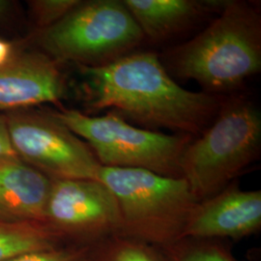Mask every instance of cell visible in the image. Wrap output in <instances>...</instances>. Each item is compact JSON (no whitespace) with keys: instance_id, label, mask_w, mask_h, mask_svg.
I'll use <instances>...</instances> for the list:
<instances>
[{"instance_id":"17","label":"cell","mask_w":261,"mask_h":261,"mask_svg":"<svg viewBox=\"0 0 261 261\" xmlns=\"http://www.w3.org/2000/svg\"><path fill=\"white\" fill-rule=\"evenodd\" d=\"M88 247L65 245L51 250L28 252L8 261H86Z\"/></svg>"},{"instance_id":"16","label":"cell","mask_w":261,"mask_h":261,"mask_svg":"<svg viewBox=\"0 0 261 261\" xmlns=\"http://www.w3.org/2000/svg\"><path fill=\"white\" fill-rule=\"evenodd\" d=\"M80 2L81 0H29L28 12L32 25L29 33L53 27Z\"/></svg>"},{"instance_id":"9","label":"cell","mask_w":261,"mask_h":261,"mask_svg":"<svg viewBox=\"0 0 261 261\" xmlns=\"http://www.w3.org/2000/svg\"><path fill=\"white\" fill-rule=\"evenodd\" d=\"M61 64L36 48L19 42L16 56L0 68V112L32 109L43 103L59 105L67 96Z\"/></svg>"},{"instance_id":"13","label":"cell","mask_w":261,"mask_h":261,"mask_svg":"<svg viewBox=\"0 0 261 261\" xmlns=\"http://www.w3.org/2000/svg\"><path fill=\"white\" fill-rule=\"evenodd\" d=\"M63 245L43 222L0 219V261L28 252L56 249Z\"/></svg>"},{"instance_id":"19","label":"cell","mask_w":261,"mask_h":261,"mask_svg":"<svg viewBox=\"0 0 261 261\" xmlns=\"http://www.w3.org/2000/svg\"><path fill=\"white\" fill-rule=\"evenodd\" d=\"M16 156L17 154L15 153L11 144L4 113H0V160Z\"/></svg>"},{"instance_id":"14","label":"cell","mask_w":261,"mask_h":261,"mask_svg":"<svg viewBox=\"0 0 261 261\" xmlns=\"http://www.w3.org/2000/svg\"><path fill=\"white\" fill-rule=\"evenodd\" d=\"M86 261H166L161 251L147 243L115 234L88 247Z\"/></svg>"},{"instance_id":"11","label":"cell","mask_w":261,"mask_h":261,"mask_svg":"<svg viewBox=\"0 0 261 261\" xmlns=\"http://www.w3.org/2000/svg\"><path fill=\"white\" fill-rule=\"evenodd\" d=\"M145 39L155 43L177 37L224 7L221 0H122Z\"/></svg>"},{"instance_id":"3","label":"cell","mask_w":261,"mask_h":261,"mask_svg":"<svg viewBox=\"0 0 261 261\" xmlns=\"http://www.w3.org/2000/svg\"><path fill=\"white\" fill-rule=\"evenodd\" d=\"M261 113L242 94L224 97L213 122L192 140L181 174L196 201L217 195L260 159Z\"/></svg>"},{"instance_id":"5","label":"cell","mask_w":261,"mask_h":261,"mask_svg":"<svg viewBox=\"0 0 261 261\" xmlns=\"http://www.w3.org/2000/svg\"><path fill=\"white\" fill-rule=\"evenodd\" d=\"M98 180L117 202L121 234L162 249L182 239L197 201L183 178L101 167Z\"/></svg>"},{"instance_id":"1","label":"cell","mask_w":261,"mask_h":261,"mask_svg":"<svg viewBox=\"0 0 261 261\" xmlns=\"http://www.w3.org/2000/svg\"><path fill=\"white\" fill-rule=\"evenodd\" d=\"M79 70L88 80L85 106L90 112L112 111L147 130L168 129L197 138L225 97L183 88L152 51L136 50L108 65Z\"/></svg>"},{"instance_id":"8","label":"cell","mask_w":261,"mask_h":261,"mask_svg":"<svg viewBox=\"0 0 261 261\" xmlns=\"http://www.w3.org/2000/svg\"><path fill=\"white\" fill-rule=\"evenodd\" d=\"M44 223L63 245L89 247L121 234L115 197L99 180L51 179Z\"/></svg>"},{"instance_id":"15","label":"cell","mask_w":261,"mask_h":261,"mask_svg":"<svg viewBox=\"0 0 261 261\" xmlns=\"http://www.w3.org/2000/svg\"><path fill=\"white\" fill-rule=\"evenodd\" d=\"M166 261H238L222 240L182 238L159 249Z\"/></svg>"},{"instance_id":"7","label":"cell","mask_w":261,"mask_h":261,"mask_svg":"<svg viewBox=\"0 0 261 261\" xmlns=\"http://www.w3.org/2000/svg\"><path fill=\"white\" fill-rule=\"evenodd\" d=\"M4 116L13 149L29 166L53 180H98L102 166L93 151L50 110H19Z\"/></svg>"},{"instance_id":"2","label":"cell","mask_w":261,"mask_h":261,"mask_svg":"<svg viewBox=\"0 0 261 261\" xmlns=\"http://www.w3.org/2000/svg\"><path fill=\"white\" fill-rule=\"evenodd\" d=\"M160 58L169 75L195 81L203 92L235 94L260 73V9L251 1L225 0L203 30Z\"/></svg>"},{"instance_id":"12","label":"cell","mask_w":261,"mask_h":261,"mask_svg":"<svg viewBox=\"0 0 261 261\" xmlns=\"http://www.w3.org/2000/svg\"><path fill=\"white\" fill-rule=\"evenodd\" d=\"M51 179L16 156L0 160V219L45 220Z\"/></svg>"},{"instance_id":"4","label":"cell","mask_w":261,"mask_h":261,"mask_svg":"<svg viewBox=\"0 0 261 261\" xmlns=\"http://www.w3.org/2000/svg\"><path fill=\"white\" fill-rule=\"evenodd\" d=\"M145 41L122 0L81 1L53 27L21 40L56 62L101 67L136 51Z\"/></svg>"},{"instance_id":"6","label":"cell","mask_w":261,"mask_h":261,"mask_svg":"<svg viewBox=\"0 0 261 261\" xmlns=\"http://www.w3.org/2000/svg\"><path fill=\"white\" fill-rule=\"evenodd\" d=\"M51 112L84 139L102 167L139 168L166 177L182 178L181 159L195 138L138 128L112 111L101 116L63 108Z\"/></svg>"},{"instance_id":"18","label":"cell","mask_w":261,"mask_h":261,"mask_svg":"<svg viewBox=\"0 0 261 261\" xmlns=\"http://www.w3.org/2000/svg\"><path fill=\"white\" fill-rule=\"evenodd\" d=\"M19 15V5L15 1L0 0V28L12 25Z\"/></svg>"},{"instance_id":"10","label":"cell","mask_w":261,"mask_h":261,"mask_svg":"<svg viewBox=\"0 0 261 261\" xmlns=\"http://www.w3.org/2000/svg\"><path fill=\"white\" fill-rule=\"evenodd\" d=\"M261 228V191H244L236 181L196 203L182 238L241 239Z\"/></svg>"},{"instance_id":"20","label":"cell","mask_w":261,"mask_h":261,"mask_svg":"<svg viewBox=\"0 0 261 261\" xmlns=\"http://www.w3.org/2000/svg\"><path fill=\"white\" fill-rule=\"evenodd\" d=\"M19 48V42H11L0 36V68L9 63Z\"/></svg>"}]
</instances>
